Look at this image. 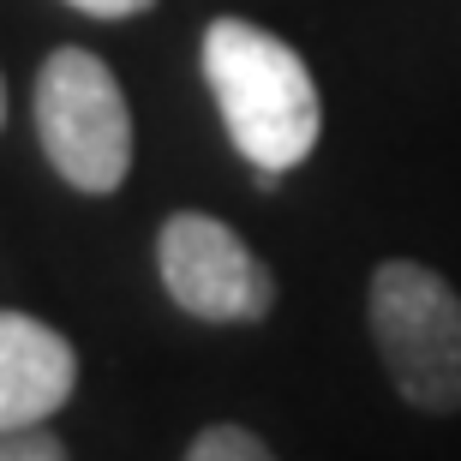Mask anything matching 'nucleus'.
I'll list each match as a JSON object with an SVG mask.
<instances>
[{
	"instance_id": "obj_1",
	"label": "nucleus",
	"mask_w": 461,
	"mask_h": 461,
	"mask_svg": "<svg viewBox=\"0 0 461 461\" xmlns=\"http://www.w3.org/2000/svg\"><path fill=\"white\" fill-rule=\"evenodd\" d=\"M198 54H204V85L216 96L228 144L258 174H294L318 150L324 103L294 42L252 18H216Z\"/></svg>"
},
{
	"instance_id": "obj_2",
	"label": "nucleus",
	"mask_w": 461,
	"mask_h": 461,
	"mask_svg": "<svg viewBox=\"0 0 461 461\" xmlns=\"http://www.w3.org/2000/svg\"><path fill=\"white\" fill-rule=\"evenodd\" d=\"M366 330L395 395L420 413H461V294L420 258H384L366 282Z\"/></svg>"
},
{
	"instance_id": "obj_3",
	"label": "nucleus",
	"mask_w": 461,
	"mask_h": 461,
	"mask_svg": "<svg viewBox=\"0 0 461 461\" xmlns=\"http://www.w3.org/2000/svg\"><path fill=\"white\" fill-rule=\"evenodd\" d=\"M36 138L72 192L108 198L132 174V108L103 54L54 49L36 72Z\"/></svg>"
},
{
	"instance_id": "obj_4",
	"label": "nucleus",
	"mask_w": 461,
	"mask_h": 461,
	"mask_svg": "<svg viewBox=\"0 0 461 461\" xmlns=\"http://www.w3.org/2000/svg\"><path fill=\"white\" fill-rule=\"evenodd\" d=\"M156 276L168 300L198 324H264L276 306L270 264L204 210H174L156 234Z\"/></svg>"
},
{
	"instance_id": "obj_5",
	"label": "nucleus",
	"mask_w": 461,
	"mask_h": 461,
	"mask_svg": "<svg viewBox=\"0 0 461 461\" xmlns=\"http://www.w3.org/2000/svg\"><path fill=\"white\" fill-rule=\"evenodd\" d=\"M78 390V354L54 324L0 306V431L49 426Z\"/></svg>"
},
{
	"instance_id": "obj_6",
	"label": "nucleus",
	"mask_w": 461,
	"mask_h": 461,
	"mask_svg": "<svg viewBox=\"0 0 461 461\" xmlns=\"http://www.w3.org/2000/svg\"><path fill=\"white\" fill-rule=\"evenodd\" d=\"M180 461H276V449L258 438V431H246V426H204L198 438L186 444V456Z\"/></svg>"
},
{
	"instance_id": "obj_7",
	"label": "nucleus",
	"mask_w": 461,
	"mask_h": 461,
	"mask_svg": "<svg viewBox=\"0 0 461 461\" xmlns=\"http://www.w3.org/2000/svg\"><path fill=\"white\" fill-rule=\"evenodd\" d=\"M0 461H72V449L49 426H24V431H0Z\"/></svg>"
},
{
	"instance_id": "obj_8",
	"label": "nucleus",
	"mask_w": 461,
	"mask_h": 461,
	"mask_svg": "<svg viewBox=\"0 0 461 461\" xmlns=\"http://www.w3.org/2000/svg\"><path fill=\"white\" fill-rule=\"evenodd\" d=\"M67 6L85 18H138V13H150L156 0H67Z\"/></svg>"
},
{
	"instance_id": "obj_9",
	"label": "nucleus",
	"mask_w": 461,
	"mask_h": 461,
	"mask_svg": "<svg viewBox=\"0 0 461 461\" xmlns=\"http://www.w3.org/2000/svg\"><path fill=\"white\" fill-rule=\"evenodd\" d=\"M0 126H6V78H0Z\"/></svg>"
}]
</instances>
